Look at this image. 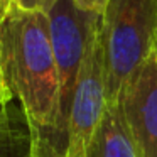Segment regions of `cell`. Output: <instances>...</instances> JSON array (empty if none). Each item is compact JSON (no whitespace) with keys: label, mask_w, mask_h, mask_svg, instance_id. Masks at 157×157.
I'll return each instance as SVG.
<instances>
[{"label":"cell","mask_w":157,"mask_h":157,"mask_svg":"<svg viewBox=\"0 0 157 157\" xmlns=\"http://www.w3.org/2000/svg\"><path fill=\"white\" fill-rule=\"evenodd\" d=\"M0 63L29 127V157H63L59 75L44 10L7 2L0 14Z\"/></svg>","instance_id":"cell-1"},{"label":"cell","mask_w":157,"mask_h":157,"mask_svg":"<svg viewBox=\"0 0 157 157\" xmlns=\"http://www.w3.org/2000/svg\"><path fill=\"white\" fill-rule=\"evenodd\" d=\"M101 46L106 103L112 105L157 51V0H110L101 15Z\"/></svg>","instance_id":"cell-2"},{"label":"cell","mask_w":157,"mask_h":157,"mask_svg":"<svg viewBox=\"0 0 157 157\" xmlns=\"http://www.w3.org/2000/svg\"><path fill=\"white\" fill-rule=\"evenodd\" d=\"M105 63L101 46V15H96L86 41V49L66 127L63 157H86L88 147L106 110Z\"/></svg>","instance_id":"cell-3"},{"label":"cell","mask_w":157,"mask_h":157,"mask_svg":"<svg viewBox=\"0 0 157 157\" xmlns=\"http://www.w3.org/2000/svg\"><path fill=\"white\" fill-rule=\"evenodd\" d=\"M46 14L49 21L52 52L59 75V127L66 147L69 108L85 56L88 34L96 15L81 10L73 0H56L46 10Z\"/></svg>","instance_id":"cell-4"},{"label":"cell","mask_w":157,"mask_h":157,"mask_svg":"<svg viewBox=\"0 0 157 157\" xmlns=\"http://www.w3.org/2000/svg\"><path fill=\"white\" fill-rule=\"evenodd\" d=\"M118 101L139 157H157V51L128 79Z\"/></svg>","instance_id":"cell-5"},{"label":"cell","mask_w":157,"mask_h":157,"mask_svg":"<svg viewBox=\"0 0 157 157\" xmlns=\"http://www.w3.org/2000/svg\"><path fill=\"white\" fill-rule=\"evenodd\" d=\"M86 157H139L120 101L106 105Z\"/></svg>","instance_id":"cell-6"},{"label":"cell","mask_w":157,"mask_h":157,"mask_svg":"<svg viewBox=\"0 0 157 157\" xmlns=\"http://www.w3.org/2000/svg\"><path fill=\"white\" fill-rule=\"evenodd\" d=\"M81 10L88 12V14H95V15H103L106 5L110 0H73Z\"/></svg>","instance_id":"cell-7"},{"label":"cell","mask_w":157,"mask_h":157,"mask_svg":"<svg viewBox=\"0 0 157 157\" xmlns=\"http://www.w3.org/2000/svg\"><path fill=\"white\" fill-rule=\"evenodd\" d=\"M14 100V95H12L10 88L7 85V79H5V73L4 68H2V63H0V113L5 110V106Z\"/></svg>","instance_id":"cell-8"},{"label":"cell","mask_w":157,"mask_h":157,"mask_svg":"<svg viewBox=\"0 0 157 157\" xmlns=\"http://www.w3.org/2000/svg\"><path fill=\"white\" fill-rule=\"evenodd\" d=\"M12 4H17L22 9H29V10H48L56 0H7Z\"/></svg>","instance_id":"cell-9"},{"label":"cell","mask_w":157,"mask_h":157,"mask_svg":"<svg viewBox=\"0 0 157 157\" xmlns=\"http://www.w3.org/2000/svg\"><path fill=\"white\" fill-rule=\"evenodd\" d=\"M5 5H7V0H0V14H2V10L5 9Z\"/></svg>","instance_id":"cell-10"}]
</instances>
